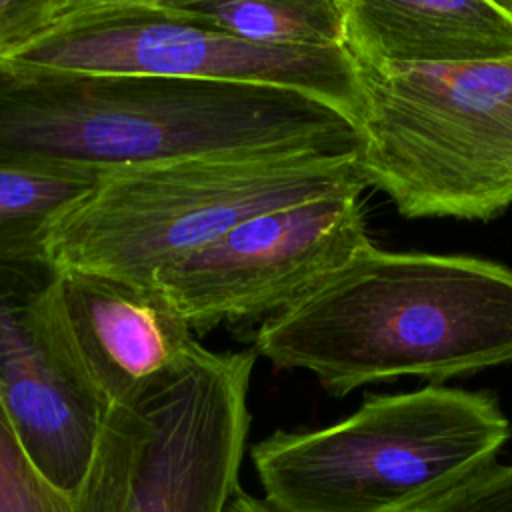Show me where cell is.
Wrapping results in <instances>:
<instances>
[{
    "mask_svg": "<svg viewBox=\"0 0 512 512\" xmlns=\"http://www.w3.org/2000/svg\"><path fill=\"white\" fill-rule=\"evenodd\" d=\"M358 66H466L512 60V16L488 0H342Z\"/></svg>",
    "mask_w": 512,
    "mask_h": 512,
    "instance_id": "11",
    "label": "cell"
},
{
    "mask_svg": "<svg viewBox=\"0 0 512 512\" xmlns=\"http://www.w3.org/2000/svg\"><path fill=\"white\" fill-rule=\"evenodd\" d=\"M360 194H336L242 222L162 268L154 286L192 334L292 308L370 246Z\"/></svg>",
    "mask_w": 512,
    "mask_h": 512,
    "instance_id": "8",
    "label": "cell"
},
{
    "mask_svg": "<svg viewBox=\"0 0 512 512\" xmlns=\"http://www.w3.org/2000/svg\"><path fill=\"white\" fill-rule=\"evenodd\" d=\"M0 396L38 472L72 500L108 406L78 358L48 260H0Z\"/></svg>",
    "mask_w": 512,
    "mask_h": 512,
    "instance_id": "9",
    "label": "cell"
},
{
    "mask_svg": "<svg viewBox=\"0 0 512 512\" xmlns=\"http://www.w3.org/2000/svg\"><path fill=\"white\" fill-rule=\"evenodd\" d=\"M358 68L362 168L402 216L490 220L512 206V60Z\"/></svg>",
    "mask_w": 512,
    "mask_h": 512,
    "instance_id": "5",
    "label": "cell"
},
{
    "mask_svg": "<svg viewBox=\"0 0 512 512\" xmlns=\"http://www.w3.org/2000/svg\"><path fill=\"white\" fill-rule=\"evenodd\" d=\"M0 512H74L30 460L0 396Z\"/></svg>",
    "mask_w": 512,
    "mask_h": 512,
    "instance_id": "14",
    "label": "cell"
},
{
    "mask_svg": "<svg viewBox=\"0 0 512 512\" xmlns=\"http://www.w3.org/2000/svg\"><path fill=\"white\" fill-rule=\"evenodd\" d=\"M96 178L0 162V260H48L54 226L90 192Z\"/></svg>",
    "mask_w": 512,
    "mask_h": 512,
    "instance_id": "13",
    "label": "cell"
},
{
    "mask_svg": "<svg viewBox=\"0 0 512 512\" xmlns=\"http://www.w3.org/2000/svg\"><path fill=\"white\" fill-rule=\"evenodd\" d=\"M224 512H278V510L264 498H258V496L248 494L246 490L238 488L234 492V496L230 498Z\"/></svg>",
    "mask_w": 512,
    "mask_h": 512,
    "instance_id": "17",
    "label": "cell"
},
{
    "mask_svg": "<svg viewBox=\"0 0 512 512\" xmlns=\"http://www.w3.org/2000/svg\"><path fill=\"white\" fill-rule=\"evenodd\" d=\"M60 300L78 358L106 406L156 380L194 342L156 286L60 272Z\"/></svg>",
    "mask_w": 512,
    "mask_h": 512,
    "instance_id": "10",
    "label": "cell"
},
{
    "mask_svg": "<svg viewBox=\"0 0 512 512\" xmlns=\"http://www.w3.org/2000/svg\"><path fill=\"white\" fill-rule=\"evenodd\" d=\"M420 512H512V464L492 462Z\"/></svg>",
    "mask_w": 512,
    "mask_h": 512,
    "instance_id": "15",
    "label": "cell"
},
{
    "mask_svg": "<svg viewBox=\"0 0 512 512\" xmlns=\"http://www.w3.org/2000/svg\"><path fill=\"white\" fill-rule=\"evenodd\" d=\"M512 424L486 392L374 394L330 426L276 430L250 448L278 512H420L496 462Z\"/></svg>",
    "mask_w": 512,
    "mask_h": 512,
    "instance_id": "3",
    "label": "cell"
},
{
    "mask_svg": "<svg viewBox=\"0 0 512 512\" xmlns=\"http://www.w3.org/2000/svg\"><path fill=\"white\" fill-rule=\"evenodd\" d=\"M362 152L300 92L146 74H0V162L110 174L194 158Z\"/></svg>",
    "mask_w": 512,
    "mask_h": 512,
    "instance_id": "1",
    "label": "cell"
},
{
    "mask_svg": "<svg viewBox=\"0 0 512 512\" xmlns=\"http://www.w3.org/2000/svg\"><path fill=\"white\" fill-rule=\"evenodd\" d=\"M254 352L332 396L398 376L434 382L512 362V268L374 244L262 322Z\"/></svg>",
    "mask_w": 512,
    "mask_h": 512,
    "instance_id": "2",
    "label": "cell"
},
{
    "mask_svg": "<svg viewBox=\"0 0 512 512\" xmlns=\"http://www.w3.org/2000/svg\"><path fill=\"white\" fill-rule=\"evenodd\" d=\"M256 352L182 358L104 412L74 512H224L240 488Z\"/></svg>",
    "mask_w": 512,
    "mask_h": 512,
    "instance_id": "6",
    "label": "cell"
},
{
    "mask_svg": "<svg viewBox=\"0 0 512 512\" xmlns=\"http://www.w3.org/2000/svg\"><path fill=\"white\" fill-rule=\"evenodd\" d=\"M72 0H0V56L48 30Z\"/></svg>",
    "mask_w": 512,
    "mask_h": 512,
    "instance_id": "16",
    "label": "cell"
},
{
    "mask_svg": "<svg viewBox=\"0 0 512 512\" xmlns=\"http://www.w3.org/2000/svg\"><path fill=\"white\" fill-rule=\"evenodd\" d=\"M146 74L256 84L320 100L358 128L366 108L346 46H268L190 20L164 0H72L28 44L0 56V74Z\"/></svg>",
    "mask_w": 512,
    "mask_h": 512,
    "instance_id": "7",
    "label": "cell"
},
{
    "mask_svg": "<svg viewBox=\"0 0 512 512\" xmlns=\"http://www.w3.org/2000/svg\"><path fill=\"white\" fill-rule=\"evenodd\" d=\"M360 152L214 156L100 174L54 226L60 272L154 286L168 264L256 216L368 188Z\"/></svg>",
    "mask_w": 512,
    "mask_h": 512,
    "instance_id": "4",
    "label": "cell"
},
{
    "mask_svg": "<svg viewBox=\"0 0 512 512\" xmlns=\"http://www.w3.org/2000/svg\"><path fill=\"white\" fill-rule=\"evenodd\" d=\"M502 6V10H506L510 16H512V0H504V2H498Z\"/></svg>",
    "mask_w": 512,
    "mask_h": 512,
    "instance_id": "18",
    "label": "cell"
},
{
    "mask_svg": "<svg viewBox=\"0 0 512 512\" xmlns=\"http://www.w3.org/2000/svg\"><path fill=\"white\" fill-rule=\"evenodd\" d=\"M178 14L268 46H344L342 0H164Z\"/></svg>",
    "mask_w": 512,
    "mask_h": 512,
    "instance_id": "12",
    "label": "cell"
}]
</instances>
